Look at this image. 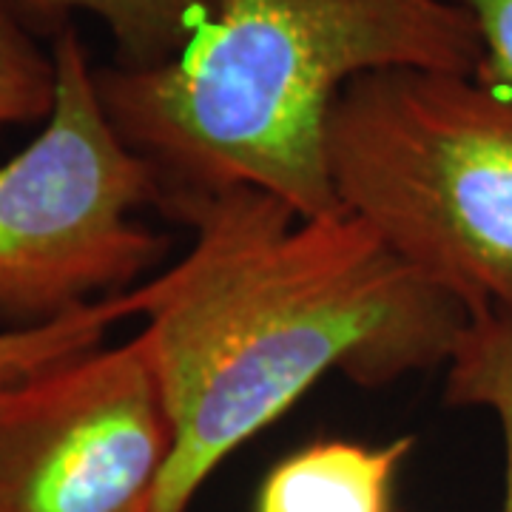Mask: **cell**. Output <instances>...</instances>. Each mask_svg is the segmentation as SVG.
Instances as JSON below:
<instances>
[{
    "label": "cell",
    "mask_w": 512,
    "mask_h": 512,
    "mask_svg": "<svg viewBox=\"0 0 512 512\" xmlns=\"http://www.w3.org/2000/svg\"><path fill=\"white\" fill-rule=\"evenodd\" d=\"M191 251L123 293L174 427L154 512H188L231 453L330 370L376 390L450 362L467 311L350 214L302 220L256 188L165 194Z\"/></svg>",
    "instance_id": "6da1fadb"
},
{
    "label": "cell",
    "mask_w": 512,
    "mask_h": 512,
    "mask_svg": "<svg viewBox=\"0 0 512 512\" xmlns=\"http://www.w3.org/2000/svg\"><path fill=\"white\" fill-rule=\"evenodd\" d=\"M478 63L476 26L453 0H217L180 55L148 69L100 66L94 86L163 197L256 188L319 220L342 214L325 134L353 80L382 69L476 74Z\"/></svg>",
    "instance_id": "7a4b0ae2"
},
{
    "label": "cell",
    "mask_w": 512,
    "mask_h": 512,
    "mask_svg": "<svg viewBox=\"0 0 512 512\" xmlns=\"http://www.w3.org/2000/svg\"><path fill=\"white\" fill-rule=\"evenodd\" d=\"M339 208L467 316L512 308V89L476 74L353 80L325 134Z\"/></svg>",
    "instance_id": "3957f363"
},
{
    "label": "cell",
    "mask_w": 512,
    "mask_h": 512,
    "mask_svg": "<svg viewBox=\"0 0 512 512\" xmlns=\"http://www.w3.org/2000/svg\"><path fill=\"white\" fill-rule=\"evenodd\" d=\"M52 114L29 146L0 165V322L35 328L126 293L154 268L165 239L131 220L163 200L157 171L109 123L94 66L72 26L52 43Z\"/></svg>",
    "instance_id": "277c9868"
},
{
    "label": "cell",
    "mask_w": 512,
    "mask_h": 512,
    "mask_svg": "<svg viewBox=\"0 0 512 512\" xmlns=\"http://www.w3.org/2000/svg\"><path fill=\"white\" fill-rule=\"evenodd\" d=\"M174 447L137 333L0 390V512H154Z\"/></svg>",
    "instance_id": "5b68a950"
},
{
    "label": "cell",
    "mask_w": 512,
    "mask_h": 512,
    "mask_svg": "<svg viewBox=\"0 0 512 512\" xmlns=\"http://www.w3.org/2000/svg\"><path fill=\"white\" fill-rule=\"evenodd\" d=\"M413 447V436L384 447L313 441L274 464L254 512H393L396 478Z\"/></svg>",
    "instance_id": "8992f818"
},
{
    "label": "cell",
    "mask_w": 512,
    "mask_h": 512,
    "mask_svg": "<svg viewBox=\"0 0 512 512\" xmlns=\"http://www.w3.org/2000/svg\"><path fill=\"white\" fill-rule=\"evenodd\" d=\"M23 20L69 26L74 12H86L109 29L117 66L148 69L177 57L200 26L214 15L217 0H3Z\"/></svg>",
    "instance_id": "52a82bcc"
},
{
    "label": "cell",
    "mask_w": 512,
    "mask_h": 512,
    "mask_svg": "<svg viewBox=\"0 0 512 512\" xmlns=\"http://www.w3.org/2000/svg\"><path fill=\"white\" fill-rule=\"evenodd\" d=\"M444 399L453 407L493 413L504 436V504L512 512V308L467 316L447 362Z\"/></svg>",
    "instance_id": "ba28073f"
},
{
    "label": "cell",
    "mask_w": 512,
    "mask_h": 512,
    "mask_svg": "<svg viewBox=\"0 0 512 512\" xmlns=\"http://www.w3.org/2000/svg\"><path fill=\"white\" fill-rule=\"evenodd\" d=\"M123 319H128L123 293H114L46 325L0 330V390L29 379L46 367L97 350L111 325Z\"/></svg>",
    "instance_id": "9c48e42d"
},
{
    "label": "cell",
    "mask_w": 512,
    "mask_h": 512,
    "mask_svg": "<svg viewBox=\"0 0 512 512\" xmlns=\"http://www.w3.org/2000/svg\"><path fill=\"white\" fill-rule=\"evenodd\" d=\"M55 89L52 49H40L26 20L0 0V131L46 120Z\"/></svg>",
    "instance_id": "30bf717a"
},
{
    "label": "cell",
    "mask_w": 512,
    "mask_h": 512,
    "mask_svg": "<svg viewBox=\"0 0 512 512\" xmlns=\"http://www.w3.org/2000/svg\"><path fill=\"white\" fill-rule=\"evenodd\" d=\"M476 26L481 40L478 80L512 89V0H453Z\"/></svg>",
    "instance_id": "8fae6325"
}]
</instances>
